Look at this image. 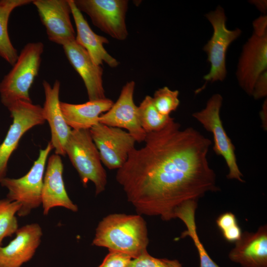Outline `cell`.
Segmentation results:
<instances>
[{"mask_svg": "<svg viewBox=\"0 0 267 267\" xmlns=\"http://www.w3.org/2000/svg\"><path fill=\"white\" fill-rule=\"evenodd\" d=\"M12 118L7 134L0 144V183L6 177L7 164L23 135L33 127L43 125V107L32 102L18 101L7 108Z\"/></svg>", "mask_w": 267, "mask_h": 267, "instance_id": "cell-8", "label": "cell"}, {"mask_svg": "<svg viewBox=\"0 0 267 267\" xmlns=\"http://www.w3.org/2000/svg\"><path fill=\"white\" fill-rule=\"evenodd\" d=\"M135 85V82L131 81L123 87L118 99L109 110L99 117V123L126 129L136 142H141L147 134L141 126L138 106L134 100Z\"/></svg>", "mask_w": 267, "mask_h": 267, "instance_id": "cell-12", "label": "cell"}, {"mask_svg": "<svg viewBox=\"0 0 267 267\" xmlns=\"http://www.w3.org/2000/svg\"><path fill=\"white\" fill-rule=\"evenodd\" d=\"M21 207L17 201H11L7 198L0 200V246L3 240L15 233L18 228L15 216Z\"/></svg>", "mask_w": 267, "mask_h": 267, "instance_id": "cell-23", "label": "cell"}, {"mask_svg": "<svg viewBox=\"0 0 267 267\" xmlns=\"http://www.w3.org/2000/svg\"><path fill=\"white\" fill-rule=\"evenodd\" d=\"M179 91L171 90L167 87L156 90L152 97L154 106L158 111L163 115L169 116L171 112L177 110L180 101Z\"/></svg>", "mask_w": 267, "mask_h": 267, "instance_id": "cell-25", "label": "cell"}, {"mask_svg": "<svg viewBox=\"0 0 267 267\" xmlns=\"http://www.w3.org/2000/svg\"><path fill=\"white\" fill-rule=\"evenodd\" d=\"M267 70V33H253L243 45L236 72L242 89L252 96L258 77Z\"/></svg>", "mask_w": 267, "mask_h": 267, "instance_id": "cell-13", "label": "cell"}, {"mask_svg": "<svg viewBox=\"0 0 267 267\" xmlns=\"http://www.w3.org/2000/svg\"><path fill=\"white\" fill-rule=\"evenodd\" d=\"M48 40L62 46L75 41L69 0H33Z\"/></svg>", "mask_w": 267, "mask_h": 267, "instance_id": "cell-11", "label": "cell"}, {"mask_svg": "<svg viewBox=\"0 0 267 267\" xmlns=\"http://www.w3.org/2000/svg\"><path fill=\"white\" fill-rule=\"evenodd\" d=\"M250 2L254 4L264 15L267 13V1L266 0H254L250 1Z\"/></svg>", "mask_w": 267, "mask_h": 267, "instance_id": "cell-32", "label": "cell"}, {"mask_svg": "<svg viewBox=\"0 0 267 267\" xmlns=\"http://www.w3.org/2000/svg\"><path fill=\"white\" fill-rule=\"evenodd\" d=\"M262 127L265 130L267 129V101L265 100L260 113Z\"/></svg>", "mask_w": 267, "mask_h": 267, "instance_id": "cell-31", "label": "cell"}, {"mask_svg": "<svg viewBox=\"0 0 267 267\" xmlns=\"http://www.w3.org/2000/svg\"><path fill=\"white\" fill-rule=\"evenodd\" d=\"M53 148L50 141L41 149L37 159L29 171L18 178H4L0 184L8 190L6 198L21 204L17 213L19 217L28 215L33 209L42 205V189L47 157Z\"/></svg>", "mask_w": 267, "mask_h": 267, "instance_id": "cell-6", "label": "cell"}, {"mask_svg": "<svg viewBox=\"0 0 267 267\" xmlns=\"http://www.w3.org/2000/svg\"><path fill=\"white\" fill-rule=\"evenodd\" d=\"M33 0H0V56L13 66L18 53L10 40L8 23L12 12L16 8L32 2Z\"/></svg>", "mask_w": 267, "mask_h": 267, "instance_id": "cell-21", "label": "cell"}, {"mask_svg": "<svg viewBox=\"0 0 267 267\" xmlns=\"http://www.w3.org/2000/svg\"><path fill=\"white\" fill-rule=\"evenodd\" d=\"M44 50L42 42L24 45L9 72L0 83L1 103L8 108L18 101L32 102L29 90L38 75Z\"/></svg>", "mask_w": 267, "mask_h": 267, "instance_id": "cell-3", "label": "cell"}, {"mask_svg": "<svg viewBox=\"0 0 267 267\" xmlns=\"http://www.w3.org/2000/svg\"><path fill=\"white\" fill-rule=\"evenodd\" d=\"M181 221L185 224L186 230L181 233L179 238L189 236L192 239L198 253L200 267H220L209 255L199 238L195 216L193 214H186L182 217Z\"/></svg>", "mask_w": 267, "mask_h": 267, "instance_id": "cell-24", "label": "cell"}, {"mask_svg": "<svg viewBox=\"0 0 267 267\" xmlns=\"http://www.w3.org/2000/svg\"><path fill=\"white\" fill-rule=\"evenodd\" d=\"M144 145L134 148L116 179L137 214L175 219L176 209L220 190L207 155L212 141L191 127L172 120L147 133Z\"/></svg>", "mask_w": 267, "mask_h": 267, "instance_id": "cell-1", "label": "cell"}, {"mask_svg": "<svg viewBox=\"0 0 267 267\" xmlns=\"http://www.w3.org/2000/svg\"><path fill=\"white\" fill-rule=\"evenodd\" d=\"M77 8L87 14L92 23L112 38L126 40L127 0H74Z\"/></svg>", "mask_w": 267, "mask_h": 267, "instance_id": "cell-9", "label": "cell"}, {"mask_svg": "<svg viewBox=\"0 0 267 267\" xmlns=\"http://www.w3.org/2000/svg\"><path fill=\"white\" fill-rule=\"evenodd\" d=\"M132 258L129 255L116 251H109L98 267H128Z\"/></svg>", "mask_w": 267, "mask_h": 267, "instance_id": "cell-28", "label": "cell"}, {"mask_svg": "<svg viewBox=\"0 0 267 267\" xmlns=\"http://www.w3.org/2000/svg\"><path fill=\"white\" fill-rule=\"evenodd\" d=\"M89 131L102 163L109 170L121 168L135 148V139L122 129L98 123Z\"/></svg>", "mask_w": 267, "mask_h": 267, "instance_id": "cell-10", "label": "cell"}, {"mask_svg": "<svg viewBox=\"0 0 267 267\" xmlns=\"http://www.w3.org/2000/svg\"><path fill=\"white\" fill-rule=\"evenodd\" d=\"M223 98L219 93L213 94L207 102L205 107L193 113L192 116L202 125L206 130L213 135V150L222 156L228 169L227 178L236 179L241 182L245 181L240 171L235 154V147L227 135L220 117V110Z\"/></svg>", "mask_w": 267, "mask_h": 267, "instance_id": "cell-7", "label": "cell"}, {"mask_svg": "<svg viewBox=\"0 0 267 267\" xmlns=\"http://www.w3.org/2000/svg\"><path fill=\"white\" fill-rule=\"evenodd\" d=\"M267 70L261 74L256 80L253 88L252 96L255 99L267 97Z\"/></svg>", "mask_w": 267, "mask_h": 267, "instance_id": "cell-29", "label": "cell"}, {"mask_svg": "<svg viewBox=\"0 0 267 267\" xmlns=\"http://www.w3.org/2000/svg\"><path fill=\"white\" fill-rule=\"evenodd\" d=\"M206 18L211 24L213 35L203 47L207 53L208 61L210 64L209 72L203 77L205 83L197 89L196 92L202 91L208 83L223 81L226 76V55L230 44L241 34L239 28L229 30L226 26V17L223 8L218 6L214 11L205 14Z\"/></svg>", "mask_w": 267, "mask_h": 267, "instance_id": "cell-5", "label": "cell"}, {"mask_svg": "<svg viewBox=\"0 0 267 267\" xmlns=\"http://www.w3.org/2000/svg\"><path fill=\"white\" fill-rule=\"evenodd\" d=\"M149 243L146 222L139 214H111L96 228L92 245L124 253L132 259L147 252Z\"/></svg>", "mask_w": 267, "mask_h": 267, "instance_id": "cell-2", "label": "cell"}, {"mask_svg": "<svg viewBox=\"0 0 267 267\" xmlns=\"http://www.w3.org/2000/svg\"><path fill=\"white\" fill-rule=\"evenodd\" d=\"M228 258L242 267H267V225L254 232H242Z\"/></svg>", "mask_w": 267, "mask_h": 267, "instance_id": "cell-18", "label": "cell"}, {"mask_svg": "<svg viewBox=\"0 0 267 267\" xmlns=\"http://www.w3.org/2000/svg\"><path fill=\"white\" fill-rule=\"evenodd\" d=\"M216 223L226 241L235 243L240 239L242 230L236 216L232 213L227 212L221 214L216 220Z\"/></svg>", "mask_w": 267, "mask_h": 267, "instance_id": "cell-26", "label": "cell"}, {"mask_svg": "<svg viewBox=\"0 0 267 267\" xmlns=\"http://www.w3.org/2000/svg\"><path fill=\"white\" fill-rule=\"evenodd\" d=\"M140 125L147 133L159 131L174 119L160 113L154 105L152 97L146 95L138 106Z\"/></svg>", "mask_w": 267, "mask_h": 267, "instance_id": "cell-22", "label": "cell"}, {"mask_svg": "<svg viewBox=\"0 0 267 267\" xmlns=\"http://www.w3.org/2000/svg\"><path fill=\"white\" fill-rule=\"evenodd\" d=\"M65 152L84 186L86 187L90 181L95 185L96 195L105 190L107 183V174L89 130H72Z\"/></svg>", "mask_w": 267, "mask_h": 267, "instance_id": "cell-4", "label": "cell"}, {"mask_svg": "<svg viewBox=\"0 0 267 267\" xmlns=\"http://www.w3.org/2000/svg\"><path fill=\"white\" fill-rule=\"evenodd\" d=\"M15 237L6 246H0V267H21L34 256L41 242L42 229L37 223L18 228Z\"/></svg>", "mask_w": 267, "mask_h": 267, "instance_id": "cell-15", "label": "cell"}, {"mask_svg": "<svg viewBox=\"0 0 267 267\" xmlns=\"http://www.w3.org/2000/svg\"><path fill=\"white\" fill-rule=\"evenodd\" d=\"M69 1L76 28L75 42L87 51L96 65L100 66L105 62L111 68L117 67L119 61L112 56L103 46L109 43L108 40L94 33L75 5L74 0Z\"/></svg>", "mask_w": 267, "mask_h": 267, "instance_id": "cell-19", "label": "cell"}, {"mask_svg": "<svg viewBox=\"0 0 267 267\" xmlns=\"http://www.w3.org/2000/svg\"><path fill=\"white\" fill-rule=\"evenodd\" d=\"M62 47L69 63L84 83L89 100L106 98L101 66L96 65L87 51L75 41Z\"/></svg>", "mask_w": 267, "mask_h": 267, "instance_id": "cell-17", "label": "cell"}, {"mask_svg": "<svg viewBox=\"0 0 267 267\" xmlns=\"http://www.w3.org/2000/svg\"><path fill=\"white\" fill-rule=\"evenodd\" d=\"M63 165L60 156L51 155L47 161L42 189V205L44 215L51 209L61 207L76 212L78 207L69 198L63 179Z\"/></svg>", "mask_w": 267, "mask_h": 267, "instance_id": "cell-16", "label": "cell"}, {"mask_svg": "<svg viewBox=\"0 0 267 267\" xmlns=\"http://www.w3.org/2000/svg\"><path fill=\"white\" fill-rule=\"evenodd\" d=\"M42 84L45 96L43 111L50 129V142L55 154L65 156L66 144L72 130L66 123L60 109V83L56 80L51 86L47 81L44 80Z\"/></svg>", "mask_w": 267, "mask_h": 267, "instance_id": "cell-14", "label": "cell"}, {"mask_svg": "<svg viewBox=\"0 0 267 267\" xmlns=\"http://www.w3.org/2000/svg\"><path fill=\"white\" fill-rule=\"evenodd\" d=\"M128 267H183L177 260L157 258L148 252L138 257L132 259Z\"/></svg>", "mask_w": 267, "mask_h": 267, "instance_id": "cell-27", "label": "cell"}, {"mask_svg": "<svg viewBox=\"0 0 267 267\" xmlns=\"http://www.w3.org/2000/svg\"><path fill=\"white\" fill-rule=\"evenodd\" d=\"M113 103L106 97L82 104L60 101V106L66 123L72 130H89L99 123V117L109 110Z\"/></svg>", "mask_w": 267, "mask_h": 267, "instance_id": "cell-20", "label": "cell"}, {"mask_svg": "<svg viewBox=\"0 0 267 267\" xmlns=\"http://www.w3.org/2000/svg\"><path fill=\"white\" fill-rule=\"evenodd\" d=\"M253 32L258 34L267 33V16L263 15L253 22Z\"/></svg>", "mask_w": 267, "mask_h": 267, "instance_id": "cell-30", "label": "cell"}]
</instances>
